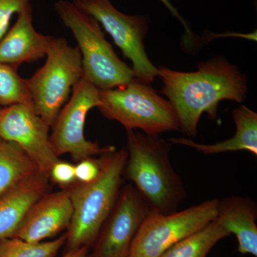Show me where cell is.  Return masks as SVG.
Masks as SVG:
<instances>
[{
	"mask_svg": "<svg viewBox=\"0 0 257 257\" xmlns=\"http://www.w3.org/2000/svg\"><path fill=\"white\" fill-rule=\"evenodd\" d=\"M158 76L164 84L161 93L173 106L181 131L189 137L197 135L203 113L215 119L221 101L243 102L248 92L246 76L223 57L201 62L195 72L161 67Z\"/></svg>",
	"mask_w": 257,
	"mask_h": 257,
	"instance_id": "6da1fadb",
	"label": "cell"
},
{
	"mask_svg": "<svg viewBox=\"0 0 257 257\" xmlns=\"http://www.w3.org/2000/svg\"><path fill=\"white\" fill-rule=\"evenodd\" d=\"M127 133V158L124 174L150 213L170 214L187 197L183 181L171 162L172 143L160 135L134 130Z\"/></svg>",
	"mask_w": 257,
	"mask_h": 257,
	"instance_id": "7a4b0ae2",
	"label": "cell"
},
{
	"mask_svg": "<svg viewBox=\"0 0 257 257\" xmlns=\"http://www.w3.org/2000/svg\"><path fill=\"white\" fill-rule=\"evenodd\" d=\"M127 158L126 149L101 155V170L90 183L73 184L68 190L72 208L67 232V251L94 244L117 199Z\"/></svg>",
	"mask_w": 257,
	"mask_h": 257,
	"instance_id": "3957f363",
	"label": "cell"
},
{
	"mask_svg": "<svg viewBox=\"0 0 257 257\" xmlns=\"http://www.w3.org/2000/svg\"><path fill=\"white\" fill-rule=\"evenodd\" d=\"M55 10L77 42L83 77L100 90L119 87L135 78L133 69L116 55L95 19L67 0H58Z\"/></svg>",
	"mask_w": 257,
	"mask_h": 257,
	"instance_id": "277c9868",
	"label": "cell"
},
{
	"mask_svg": "<svg viewBox=\"0 0 257 257\" xmlns=\"http://www.w3.org/2000/svg\"><path fill=\"white\" fill-rule=\"evenodd\" d=\"M103 116L120 123L126 131L141 130L149 135L180 130L173 106L150 84L136 78L113 89L100 90Z\"/></svg>",
	"mask_w": 257,
	"mask_h": 257,
	"instance_id": "5b68a950",
	"label": "cell"
},
{
	"mask_svg": "<svg viewBox=\"0 0 257 257\" xmlns=\"http://www.w3.org/2000/svg\"><path fill=\"white\" fill-rule=\"evenodd\" d=\"M45 57V63L28 82L35 112L52 126L83 77L82 60L78 47L62 37H53Z\"/></svg>",
	"mask_w": 257,
	"mask_h": 257,
	"instance_id": "8992f818",
	"label": "cell"
},
{
	"mask_svg": "<svg viewBox=\"0 0 257 257\" xmlns=\"http://www.w3.org/2000/svg\"><path fill=\"white\" fill-rule=\"evenodd\" d=\"M213 199L170 214L150 213L138 230L128 257H160L169 248L216 219Z\"/></svg>",
	"mask_w": 257,
	"mask_h": 257,
	"instance_id": "52a82bcc",
	"label": "cell"
},
{
	"mask_svg": "<svg viewBox=\"0 0 257 257\" xmlns=\"http://www.w3.org/2000/svg\"><path fill=\"white\" fill-rule=\"evenodd\" d=\"M74 4L95 19L109 34L126 58L133 63L135 78L150 84L158 76L145 47L150 20L119 11L110 0H73Z\"/></svg>",
	"mask_w": 257,
	"mask_h": 257,
	"instance_id": "ba28073f",
	"label": "cell"
},
{
	"mask_svg": "<svg viewBox=\"0 0 257 257\" xmlns=\"http://www.w3.org/2000/svg\"><path fill=\"white\" fill-rule=\"evenodd\" d=\"M100 104V89L82 77L74 86L70 99L52 126L50 142L57 156L69 154L73 160L79 162L114 150V146L101 147L89 141L84 135L88 112Z\"/></svg>",
	"mask_w": 257,
	"mask_h": 257,
	"instance_id": "9c48e42d",
	"label": "cell"
},
{
	"mask_svg": "<svg viewBox=\"0 0 257 257\" xmlns=\"http://www.w3.org/2000/svg\"><path fill=\"white\" fill-rule=\"evenodd\" d=\"M50 127L31 104L0 109V138L18 145L49 177L52 167L60 160L51 144Z\"/></svg>",
	"mask_w": 257,
	"mask_h": 257,
	"instance_id": "30bf717a",
	"label": "cell"
},
{
	"mask_svg": "<svg viewBox=\"0 0 257 257\" xmlns=\"http://www.w3.org/2000/svg\"><path fill=\"white\" fill-rule=\"evenodd\" d=\"M150 211L131 183L120 189L90 257H128L134 239Z\"/></svg>",
	"mask_w": 257,
	"mask_h": 257,
	"instance_id": "8fae6325",
	"label": "cell"
},
{
	"mask_svg": "<svg viewBox=\"0 0 257 257\" xmlns=\"http://www.w3.org/2000/svg\"><path fill=\"white\" fill-rule=\"evenodd\" d=\"M73 208L68 190L45 193L30 208L15 237L41 242L68 229Z\"/></svg>",
	"mask_w": 257,
	"mask_h": 257,
	"instance_id": "7c38bea8",
	"label": "cell"
},
{
	"mask_svg": "<svg viewBox=\"0 0 257 257\" xmlns=\"http://www.w3.org/2000/svg\"><path fill=\"white\" fill-rule=\"evenodd\" d=\"M53 37L42 35L33 25L32 4L18 15L13 28L0 40V62L18 68L46 56Z\"/></svg>",
	"mask_w": 257,
	"mask_h": 257,
	"instance_id": "4fadbf2b",
	"label": "cell"
},
{
	"mask_svg": "<svg viewBox=\"0 0 257 257\" xmlns=\"http://www.w3.org/2000/svg\"><path fill=\"white\" fill-rule=\"evenodd\" d=\"M256 204L249 198L231 196L218 201L216 220L236 236L238 251L257 256Z\"/></svg>",
	"mask_w": 257,
	"mask_h": 257,
	"instance_id": "5bb4252c",
	"label": "cell"
},
{
	"mask_svg": "<svg viewBox=\"0 0 257 257\" xmlns=\"http://www.w3.org/2000/svg\"><path fill=\"white\" fill-rule=\"evenodd\" d=\"M49 178L38 172L0 198V241L15 237L30 208L47 193Z\"/></svg>",
	"mask_w": 257,
	"mask_h": 257,
	"instance_id": "9a60e30c",
	"label": "cell"
},
{
	"mask_svg": "<svg viewBox=\"0 0 257 257\" xmlns=\"http://www.w3.org/2000/svg\"><path fill=\"white\" fill-rule=\"evenodd\" d=\"M236 132L232 138L210 145L197 143L190 139L172 138L170 143L191 147L205 155L225 152L246 151L257 156V114L245 105L232 111Z\"/></svg>",
	"mask_w": 257,
	"mask_h": 257,
	"instance_id": "2e32d148",
	"label": "cell"
},
{
	"mask_svg": "<svg viewBox=\"0 0 257 257\" xmlns=\"http://www.w3.org/2000/svg\"><path fill=\"white\" fill-rule=\"evenodd\" d=\"M40 172L18 145L0 138V198Z\"/></svg>",
	"mask_w": 257,
	"mask_h": 257,
	"instance_id": "e0dca14e",
	"label": "cell"
},
{
	"mask_svg": "<svg viewBox=\"0 0 257 257\" xmlns=\"http://www.w3.org/2000/svg\"><path fill=\"white\" fill-rule=\"evenodd\" d=\"M230 235L216 219L176 243L160 257H207L212 248Z\"/></svg>",
	"mask_w": 257,
	"mask_h": 257,
	"instance_id": "ac0fdd59",
	"label": "cell"
},
{
	"mask_svg": "<svg viewBox=\"0 0 257 257\" xmlns=\"http://www.w3.org/2000/svg\"><path fill=\"white\" fill-rule=\"evenodd\" d=\"M67 241V233L52 241L29 242L17 237L0 241V257H55Z\"/></svg>",
	"mask_w": 257,
	"mask_h": 257,
	"instance_id": "d6986e66",
	"label": "cell"
},
{
	"mask_svg": "<svg viewBox=\"0 0 257 257\" xmlns=\"http://www.w3.org/2000/svg\"><path fill=\"white\" fill-rule=\"evenodd\" d=\"M18 104L32 105L28 79L23 78L13 66L0 62V105Z\"/></svg>",
	"mask_w": 257,
	"mask_h": 257,
	"instance_id": "ffe728a7",
	"label": "cell"
},
{
	"mask_svg": "<svg viewBox=\"0 0 257 257\" xmlns=\"http://www.w3.org/2000/svg\"><path fill=\"white\" fill-rule=\"evenodd\" d=\"M32 0H0V40L8 31L13 15L20 14Z\"/></svg>",
	"mask_w": 257,
	"mask_h": 257,
	"instance_id": "44dd1931",
	"label": "cell"
},
{
	"mask_svg": "<svg viewBox=\"0 0 257 257\" xmlns=\"http://www.w3.org/2000/svg\"><path fill=\"white\" fill-rule=\"evenodd\" d=\"M101 170L100 159H84L75 165L76 180L79 183H90L95 180Z\"/></svg>",
	"mask_w": 257,
	"mask_h": 257,
	"instance_id": "7402d4cb",
	"label": "cell"
},
{
	"mask_svg": "<svg viewBox=\"0 0 257 257\" xmlns=\"http://www.w3.org/2000/svg\"><path fill=\"white\" fill-rule=\"evenodd\" d=\"M50 177L61 187H69L77 181L75 165L60 160L57 161L50 171Z\"/></svg>",
	"mask_w": 257,
	"mask_h": 257,
	"instance_id": "603a6c76",
	"label": "cell"
},
{
	"mask_svg": "<svg viewBox=\"0 0 257 257\" xmlns=\"http://www.w3.org/2000/svg\"><path fill=\"white\" fill-rule=\"evenodd\" d=\"M62 257H90V256L89 255V248L83 246L77 249L69 250Z\"/></svg>",
	"mask_w": 257,
	"mask_h": 257,
	"instance_id": "cb8c5ba5",
	"label": "cell"
},
{
	"mask_svg": "<svg viewBox=\"0 0 257 257\" xmlns=\"http://www.w3.org/2000/svg\"><path fill=\"white\" fill-rule=\"evenodd\" d=\"M161 2H162L163 3V4L165 5L166 7H167V8H168L169 10H170V11L171 13H172L176 18H177L179 19V20H180L181 22H182V23L183 24L184 26H185L186 30H187V32L189 33V29L187 28V25H186V23H184V20H182V18H181L180 15H179L178 12H177V10L175 9V7L173 6L172 4H171V3L170 2V0H160Z\"/></svg>",
	"mask_w": 257,
	"mask_h": 257,
	"instance_id": "d4e9b609",
	"label": "cell"
}]
</instances>
